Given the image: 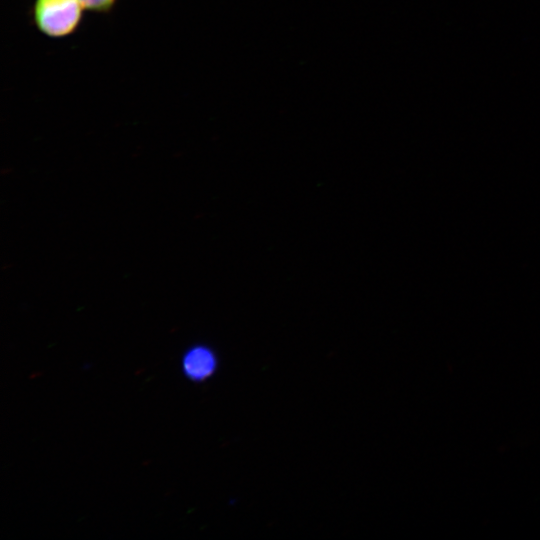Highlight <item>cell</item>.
<instances>
[{
    "label": "cell",
    "instance_id": "cell-1",
    "mask_svg": "<svg viewBox=\"0 0 540 540\" xmlns=\"http://www.w3.org/2000/svg\"><path fill=\"white\" fill-rule=\"evenodd\" d=\"M84 10L80 0H34L32 19L41 34L61 39L78 29Z\"/></svg>",
    "mask_w": 540,
    "mask_h": 540
},
{
    "label": "cell",
    "instance_id": "cell-2",
    "mask_svg": "<svg viewBox=\"0 0 540 540\" xmlns=\"http://www.w3.org/2000/svg\"><path fill=\"white\" fill-rule=\"evenodd\" d=\"M217 356L206 345H194L183 355L182 369L191 381L201 382L208 379L217 369Z\"/></svg>",
    "mask_w": 540,
    "mask_h": 540
},
{
    "label": "cell",
    "instance_id": "cell-3",
    "mask_svg": "<svg viewBox=\"0 0 540 540\" xmlns=\"http://www.w3.org/2000/svg\"><path fill=\"white\" fill-rule=\"evenodd\" d=\"M85 10L94 13H108L115 6L117 0H80Z\"/></svg>",
    "mask_w": 540,
    "mask_h": 540
}]
</instances>
